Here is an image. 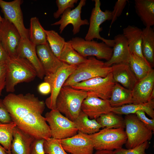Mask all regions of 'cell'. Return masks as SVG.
<instances>
[{"instance_id":"cell-35","label":"cell","mask_w":154,"mask_h":154,"mask_svg":"<svg viewBox=\"0 0 154 154\" xmlns=\"http://www.w3.org/2000/svg\"><path fill=\"white\" fill-rule=\"evenodd\" d=\"M43 147L46 154H70L63 149L59 139L51 137L45 140Z\"/></svg>"},{"instance_id":"cell-34","label":"cell","mask_w":154,"mask_h":154,"mask_svg":"<svg viewBox=\"0 0 154 154\" xmlns=\"http://www.w3.org/2000/svg\"><path fill=\"white\" fill-rule=\"evenodd\" d=\"M16 126L13 122L8 123H0V144L9 152H11L13 130Z\"/></svg>"},{"instance_id":"cell-26","label":"cell","mask_w":154,"mask_h":154,"mask_svg":"<svg viewBox=\"0 0 154 154\" xmlns=\"http://www.w3.org/2000/svg\"><path fill=\"white\" fill-rule=\"evenodd\" d=\"M154 100L137 104H131L121 106L112 108V112L117 114L127 115L135 114L138 111H143L152 119H154Z\"/></svg>"},{"instance_id":"cell-44","label":"cell","mask_w":154,"mask_h":154,"mask_svg":"<svg viewBox=\"0 0 154 154\" xmlns=\"http://www.w3.org/2000/svg\"><path fill=\"white\" fill-rule=\"evenodd\" d=\"M9 56V55L3 46L0 41V62L5 61Z\"/></svg>"},{"instance_id":"cell-20","label":"cell","mask_w":154,"mask_h":154,"mask_svg":"<svg viewBox=\"0 0 154 154\" xmlns=\"http://www.w3.org/2000/svg\"><path fill=\"white\" fill-rule=\"evenodd\" d=\"M114 40L112 55L109 60L104 62L105 65L110 67L116 64H129L130 52L126 38L123 34H119L114 37Z\"/></svg>"},{"instance_id":"cell-16","label":"cell","mask_w":154,"mask_h":154,"mask_svg":"<svg viewBox=\"0 0 154 154\" xmlns=\"http://www.w3.org/2000/svg\"><path fill=\"white\" fill-rule=\"evenodd\" d=\"M36 47L29 39L21 38L17 49L16 55L28 60L35 69L37 76L42 79L45 76L44 72L37 55Z\"/></svg>"},{"instance_id":"cell-43","label":"cell","mask_w":154,"mask_h":154,"mask_svg":"<svg viewBox=\"0 0 154 154\" xmlns=\"http://www.w3.org/2000/svg\"><path fill=\"white\" fill-rule=\"evenodd\" d=\"M38 91L41 94L46 95L50 93L51 87L48 82H44L39 84L38 87Z\"/></svg>"},{"instance_id":"cell-25","label":"cell","mask_w":154,"mask_h":154,"mask_svg":"<svg viewBox=\"0 0 154 154\" xmlns=\"http://www.w3.org/2000/svg\"><path fill=\"white\" fill-rule=\"evenodd\" d=\"M141 48L143 56L151 67L154 65V31L151 27L142 29Z\"/></svg>"},{"instance_id":"cell-39","label":"cell","mask_w":154,"mask_h":154,"mask_svg":"<svg viewBox=\"0 0 154 154\" xmlns=\"http://www.w3.org/2000/svg\"><path fill=\"white\" fill-rule=\"evenodd\" d=\"M45 140L43 139L35 138L31 146L30 154H46L43 147Z\"/></svg>"},{"instance_id":"cell-6","label":"cell","mask_w":154,"mask_h":154,"mask_svg":"<svg viewBox=\"0 0 154 154\" xmlns=\"http://www.w3.org/2000/svg\"><path fill=\"white\" fill-rule=\"evenodd\" d=\"M127 140V149L136 147L151 139L153 131L138 118L135 114L126 115L124 119Z\"/></svg>"},{"instance_id":"cell-33","label":"cell","mask_w":154,"mask_h":154,"mask_svg":"<svg viewBox=\"0 0 154 154\" xmlns=\"http://www.w3.org/2000/svg\"><path fill=\"white\" fill-rule=\"evenodd\" d=\"M45 31L46 35L47 42L51 49L59 59L66 42L64 39L54 31L45 30Z\"/></svg>"},{"instance_id":"cell-3","label":"cell","mask_w":154,"mask_h":154,"mask_svg":"<svg viewBox=\"0 0 154 154\" xmlns=\"http://www.w3.org/2000/svg\"><path fill=\"white\" fill-rule=\"evenodd\" d=\"M87 96L84 91L70 86H63L56 99V109L73 121L81 111L82 103Z\"/></svg>"},{"instance_id":"cell-11","label":"cell","mask_w":154,"mask_h":154,"mask_svg":"<svg viewBox=\"0 0 154 154\" xmlns=\"http://www.w3.org/2000/svg\"><path fill=\"white\" fill-rule=\"evenodd\" d=\"M95 6L92 9L90 19L89 27L85 38L87 40H91L94 38L100 39L110 46L113 47L114 45V39H108L101 36L100 32L102 30L100 25L107 20H111V11L106 10L102 11L100 8L101 3L99 0H93Z\"/></svg>"},{"instance_id":"cell-13","label":"cell","mask_w":154,"mask_h":154,"mask_svg":"<svg viewBox=\"0 0 154 154\" xmlns=\"http://www.w3.org/2000/svg\"><path fill=\"white\" fill-rule=\"evenodd\" d=\"M63 148L70 154H93L94 149L89 135L78 131L75 135L59 139Z\"/></svg>"},{"instance_id":"cell-30","label":"cell","mask_w":154,"mask_h":154,"mask_svg":"<svg viewBox=\"0 0 154 154\" xmlns=\"http://www.w3.org/2000/svg\"><path fill=\"white\" fill-rule=\"evenodd\" d=\"M129 64L138 80L145 77L152 69L147 62L133 53H130Z\"/></svg>"},{"instance_id":"cell-23","label":"cell","mask_w":154,"mask_h":154,"mask_svg":"<svg viewBox=\"0 0 154 154\" xmlns=\"http://www.w3.org/2000/svg\"><path fill=\"white\" fill-rule=\"evenodd\" d=\"M122 34L127 39L130 53H134L146 61L141 50L142 29L135 26L129 25L123 29Z\"/></svg>"},{"instance_id":"cell-40","label":"cell","mask_w":154,"mask_h":154,"mask_svg":"<svg viewBox=\"0 0 154 154\" xmlns=\"http://www.w3.org/2000/svg\"><path fill=\"white\" fill-rule=\"evenodd\" d=\"M139 119L148 128L154 131V119H150L145 115V112L143 111H138L135 114Z\"/></svg>"},{"instance_id":"cell-19","label":"cell","mask_w":154,"mask_h":154,"mask_svg":"<svg viewBox=\"0 0 154 154\" xmlns=\"http://www.w3.org/2000/svg\"><path fill=\"white\" fill-rule=\"evenodd\" d=\"M36 50L45 76L54 74L64 63L54 55L48 42L45 44L37 46Z\"/></svg>"},{"instance_id":"cell-36","label":"cell","mask_w":154,"mask_h":154,"mask_svg":"<svg viewBox=\"0 0 154 154\" xmlns=\"http://www.w3.org/2000/svg\"><path fill=\"white\" fill-rule=\"evenodd\" d=\"M78 1V0H56V2L58 9L54 13V17L55 19L58 18L67 9L74 8V4Z\"/></svg>"},{"instance_id":"cell-50","label":"cell","mask_w":154,"mask_h":154,"mask_svg":"<svg viewBox=\"0 0 154 154\" xmlns=\"http://www.w3.org/2000/svg\"><path fill=\"white\" fill-rule=\"evenodd\" d=\"M151 154H152V153H151Z\"/></svg>"},{"instance_id":"cell-18","label":"cell","mask_w":154,"mask_h":154,"mask_svg":"<svg viewBox=\"0 0 154 154\" xmlns=\"http://www.w3.org/2000/svg\"><path fill=\"white\" fill-rule=\"evenodd\" d=\"M112 108L109 100L88 95L82 103L81 110L90 119H96L101 115L111 112Z\"/></svg>"},{"instance_id":"cell-29","label":"cell","mask_w":154,"mask_h":154,"mask_svg":"<svg viewBox=\"0 0 154 154\" xmlns=\"http://www.w3.org/2000/svg\"><path fill=\"white\" fill-rule=\"evenodd\" d=\"M87 58L82 56L74 49L70 40L66 42L59 58V60L64 63L70 65L76 66L84 62Z\"/></svg>"},{"instance_id":"cell-9","label":"cell","mask_w":154,"mask_h":154,"mask_svg":"<svg viewBox=\"0 0 154 154\" xmlns=\"http://www.w3.org/2000/svg\"><path fill=\"white\" fill-rule=\"evenodd\" d=\"M70 41L74 49L84 57H96L98 59H104L107 61L112 55L113 48L104 42L87 40L79 37L73 38Z\"/></svg>"},{"instance_id":"cell-48","label":"cell","mask_w":154,"mask_h":154,"mask_svg":"<svg viewBox=\"0 0 154 154\" xmlns=\"http://www.w3.org/2000/svg\"><path fill=\"white\" fill-rule=\"evenodd\" d=\"M2 18H2L1 17V15H0V23L1 22V21L2 20Z\"/></svg>"},{"instance_id":"cell-5","label":"cell","mask_w":154,"mask_h":154,"mask_svg":"<svg viewBox=\"0 0 154 154\" xmlns=\"http://www.w3.org/2000/svg\"><path fill=\"white\" fill-rule=\"evenodd\" d=\"M89 135L94 149L96 150L113 151L121 148L127 140L125 131L123 128H104L96 133Z\"/></svg>"},{"instance_id":"cell-41","label":"cell","mask_w":154,"mask_h":154,"mask_svg":"<svg viewBox=\"0 0 154 154\" xmlns=\"http://www.w3.org/2000/svg\"><path fill=\"white\" fill-rule=\"evenodd\" d=\"M13 122L10 114L3 101L0 98V123H8Z\"/></svg>"},{"instance_id":"cell-27","label":"cell","mask_w":154,"mask_h":154,"mask_svg":"<svg viewBox=\"0 0 154 154\" xmlns=\"http://www.w3.org/2000/svg\"><path fill=\"white\" fill-rule=\"evenodd\" d=\"M109 102L112 108L118 107L132 104L131 90L116 82Z\"/></svg>"},{"instance_id":"cell-31","label":"cell","mask_w":154,"mask_h":154,"mask_svg":"<svg viewBox=\"0 0 154 154\" xmlns=\"http://www.w3.org/2000/svg\"><path fill=\"white\" fill-rule=\"evenodd\" d=\"M29 29V40L33 44L37 46L47 43L45 30L36 17L31 19Z\"/></svg>"},{"instance_id":"cell-4","label":"cell","mask_w":154,"mask_h":154,"mask_svg":"<svg viewBox=\"0 0 154 154\" xmlns=\"http://www.w3.org/2000/svg\"><path fill=\"white\" fill-rule=\"evenodd\" d=\"M112 72V67L106 66L104 62L94 56H89L84 62L77 66L63 86H72L83 81L98 77H105Z\"/></svg>"},{"instance_id":"cell-15","label":"cell","mask_w":154,"mask_h":154,"mask_svg":"<svg viewBox=\"0 0 154 154\" xmlns=\"http://www.w3.org/2000/svg\"><path fill=\"white\" fill-rule=\"evenodd\" d=\"M86 0H81L77 6L74 9H67L62 14L60 19L52 24L51 25H60L59 30L61 33L65 28L68 25L72 24L73 27L72 32L74 35L78 33L81 26L89 25L88 20H82L81 17L82 7L86 4Z\"/></svg>"},{"instance_id":"cell-49","label":"cell","mask_w":154,"mask_h":154,"mask_svg":"<svg viewBox=\"0 0 154 154\" xmlns=\"http://www.w3.org/2000/svg\"><path fill=\"white\" fill-rule=\"evenodd\" d=\"M10 154H11V153Z\"/></svg>"},{"instance_id":"cell-17","label":"cell","mask_w":154,"mask_h":154,"mask_svg":"<svg viewBox=\"0 0 154 154\" xmlns=\"http://www.w3.org/2000/svg\"><path fill=\"white\" fill-rule=\"evenodd\" d=\"M154 87V70L152 69L145 77L138 80L131 90L132 104L148 102Z\"/></svg>"},{"instance_id":"cell-38","label":"cell","mask_w":154,"mask_h":154,"mask_svg":"<svg viewBox=\"0 0 154 154\" xmlns=\"http://www.w3.org/2000/svg\"><path fill=\"white\" fill-rule=\"evenodd\" d=\"M127 1V0H118L116 2L113 10L111 11L112 18L110 28L117 18L121 15L126 6Z\"/></svg>"},{"instance_id":"cell-21","label":"cell","mask_w":154,"mask_h":154,"mask_svg":"<svg viewBox=\"0 0 154 154\" xmlns=\"http://www.w3.org/2000/svg\"><path fill=\"white\" fill-rule=\"evenodd\" d=\"M111 66V73L114 81L132 90L138 80L129 64L120 63L115 64Z\"/></svg>"},{"instance_id":"cell-14","label":"cell","mask_w":154,"mask_h":154,"mask_svg":"<svg viewBox=\"0 0 154 154\" xmlns=\"http://www.w3.org/2000/svg\"><path fill=\"white\" fill-rule=\"evenodd\" d=\"M21 38L19 33L14 25L3 18L0 23V41L9 56L16 55Z\"/></svg>"},{"instance_id":"cell-2","label":"cell","mask_w":154,"mask_h":154,"mask_svg":"<svg viewBox=\"0 0 154 154\" xmlns=\"http://www.w3.org/2000/svg\"><path fill=\"white\" fill-rule=\"evenodd\" d=\"M5 64V88L7 92L13 93L18 84L31 82L37 76L34 67L25 58L17 55L9 56Z\"/></svg>"},{"instance_id":"cell-7","label":"cell","mask_w":154,"mask_h":154,"mask_svg":"<svg viewBox=\"0 0 154 154\" xmlns=\"http://www.w3.org/2000/svg\"><path fill=\"white\" fill-rule=\"evenodd\" d=\"M115 83L111 73L105 77L95 78L78 83L71 87L86 92L88 95L109 100Z\"/></svg>"},{"instance_id":"cell-12","label":"cell","mask_w":154,"mask_h":154,"mask_svg":"<svg viewBox=\"0 0 154 154\" xmlns=\"http://www.w3.org/2000/svg\"><path fill=\"white\" fill-rule=\"evenodd\" d=\"M21 0H14L10 2L0 0V7L4 18L12 23L18 30L22 38L29 39V29L24 25L21 5Z\"/></svg>"},{"instance_id":"cell-37","label":"cell","mask_w":154,"mask_h":154,"mask_svg":"<svg viewBox=\"0 0 154 154\" xmlns=\"http://www.w3.org/2000/svg\"><path fill=\"white\" fill-rule=\"evenodd\" d=\"M149 144L148 141L133 148L124 149L122 148L114 150L115 154H146L145 150L148 148Z\"/></svg>"},{"instance_id":"cell-22","label":"cell","mask_w":154,"mask_h":154,"mask_svg":"<svg viewBox=\"0 0 154 154\" xmlns=\"http://www.w3.org/2000/svg\"><path fill=\"white\" fill-rule=\"evenodd\" d=\"M35 138L16 126L13 132L11 154H30L31 146Z\"/></svg>"},{"instance_id":"cell-45","label":"cell","mask_w":154,"mask_h":154,"mask_svg":"<svg viewBox=\"0 0 154 154\" xmlns=\"http://www.w3.org/2000/svg\"><path fill=\"white\" fill-rule=\"evenodd\" d=\"M94 154H115L114 151L108 150H97Z\"/></svg>"},{"instance_id":"cell-24","label":"cell","mask_w":154,"mask_h":154,"mask_svg":"<svg viewBox=\"0 0 154 154\" xmlns=\"http://www.w3.org/2000/svg\"><path fill=\"white\" fill-rule=\"evenodd\" d=\"M136 13L145 27L154 25V0H135Z\"/></svg>"},{"instance_id":"cell-1","label":"cell","mask_w":154,"mask_h":154,"mask_svg":"<svg viewBox=\"0 0 154 154\" xmlns=\"http://www.w3.org/2000/svg\"><path fill=\"white\" fill-rule=\"evenodd\" d=\"M3 101L17 126L35 138L46 140L51 137L49 125L42 115L45 106L43 101L30 93H10Z\"/></svg>"},{"instance_id":"cell-32","label":"cell","mask_w":154,"mask_h":154,"mask_svg":"<svg viewBox=\"0 0 154 154\" xmlns=\"http://www.w3.org/2000/svg\"><path fill=\"white\" fill-rule=\"evenodd\" d=\"M96 120L102 128H125L124 119L112 112L101 115Z\"/></svg>"},{"instance_id":"cell-28","label":"cell","mask_w":154,"mask_h":154,"mask_svg":"<svg viewBox=\"0 0 154 154\" xmlns=\"http://www.w3.org/2000/svg\"><path fill=\"white\" fill-rule=\"evenodd\" d=\"M82 111L74 120L73 122L78 131L91 135L98 132L102 128L96 119H90Z\"/></svg>"},{"instance_id":"cell-47","label":"cell","mask_w":154,"mask_h":154,"mask_svg":"<svg viewBox=\"0 0 154 154\" xmlns=\"http://www.w3.org/2000/svg\"><path fill=\"white\" fill-rule=\"evenodd\" d=\"M154 98V89L152 91L151 94L149 101L153 99Z\"/></svg>"},{"instance_id":"cell-46","label":"cell","mask_w":154,"mask_h":154,"mask_svg":"<svg viewBox=\"0 0 154 154\" xmlns=\"http://www.w3.org/2000/svg\"><path fill=\"white\" fill-rule=\"evenodd\" d=\"M11 152H9L6 150L0 144V154H10Z\"/></svg>"},{"instance_id":"cell-10","label":"cell","mask_w":154,"mask_h":154,"mask_svg":"<svg viewBox=\"0 0 154 154\" xmlns=\"http://www.w3.org/2000/svg\"><path fill=\"white\" fill-rule=\"evenodd\" d=\"M77 66L64 63L54 74L45 76L44 82L48 83L51 87L50 95L46 99L45 102L48 108L51 110L56 108V99L65 81Z\"/></svg>"},{"instance_id":"cell-42","label":"cell","mask_w":154,"mask_h":154,"mask_svg":"<svg viewBox=\"0 0 154 154\" xmlns=\"http://www.w3.org/2000/svg\"><path fill=\"white\" fill-rule=\"evenodd\" d=\"M6 77L5 61L0 62V97L2 90L5 88Z\"/></svg>"},{"instance_id":"cell-8","label":"cell","mask_w":154,"mask_h":154,"mask_svg":"<svg viewBox=\"0 0 154 154\" xmlns=\"http://www.w3.org/2000/svg\"><path fill=\"white\" fill-rule=\"evenodd\" d=\"M45 118L48 124L51 137L61 139L73 136L78 133L73 121L56 109L47 112Z\"/></svg>"}]
</instances>
